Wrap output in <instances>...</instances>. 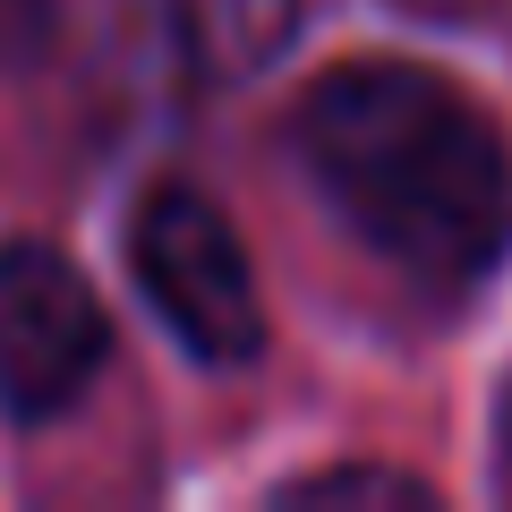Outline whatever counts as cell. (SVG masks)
Segmentation results:
<instances>
[{
  "mask_svg": "<svg viewBox=\"0 0 512 512\" xmlns=\"http://www.w3.org/2000/svg\"><path fill=\"white\" fill-rule=\"evenodd\" d=\"M299 154L350 231L419 282H478L512 248L504 128L419 60L325 69L299 103Z\"/></svg>",
  "mask_w": 512,
  "mask_h": 512,
  "instance_id": "obj_1",
  "label": "cell"
},
{
  "mask_svg": "<svg viewBox=\"0 0 512 512\" xmlns=\"http://www.w3.org/2000/svg\"><path fill=\"white\" fill-rule=\"evenodd\" d=\"M128 265L146 282L154 316L197 350L205 367H239L265 342V308H256V274L239 231L197 197V188H154L128 231Z\"/></svg>",
  "mask_w": 512,
  "mask_h": 512,
  "instance_id": "obj_2",
  "label": "cell"
},
{
  "mask_svg": "<svg viewBox=\"0 0 512 512\" xmlns=\"http://www.w3.org/2000/svg\"><path fill=\"white\" fill-rule=\"evenodd\" d=\"M103 299L86 291L60 248L9 239L0 248V410L9 419H60L103 367Z\"/></svg>",
  "mask_w": 512,
  "mask_h": 512,
  "instance_id": "obj_3",
  "label": "cell"
},
{
  "mask_svg": "<svg viewBox=\"0 0 512 512\" xmlns=\"http://www.w3.org/2000/svg\"><path fill=\"white\" fill-rule=\"evenodd\" d=\"M299 9L308 0H171V26H180L188 69L231 86V77H256L291 52Z\"/></svg>",
  "mask_w": 512,
  "mask_h": 512,
  "instance_id": "obj_4",
  "label": "cell"
},
{
  "mask_svg": "<svg viewBox=\"0 0 512 512\" xmlns=\"http://www.w3.org/2000/svg\"><path fill=\"white\" fill-rule=\"evenodd\" d=\"M282 504H299V512H316V504H402V512H419V504H436V487H419L402 470H316L299 487H282Z\"/></svg>",
  "mask_w": 512,
  "mask_h": 512,
  "instance_id": "obj_5",
  "label": "cell"
},
{
  "mask_svg": "<svg viewBox=\"0 0 512 512\" xmlns=\"http://www.w3.org/2000/svg\"><path fill=\"white\" fill-rule=\"evenodd\" d=\"M43 35H52V0H0V69L26 60Z\"/></svg>",
  "mask_w": 512,
  "mask_h": 512,
  "instance_id": "obj_6",
  "label": "cell"
},
{
  "mask_svg": "<svg viewBox=\"0 0 512 512\" xmlns=\"http://www.w3.org/2000/svg\"><path fill=\"white\" fill-rule=\"evenodd\" d=\"M504 453H512V410H504Z\"/></svg>",
  "mask_w": 512,
  "mask_h": 512,
  "instance_id": "obj_7",
  "label": "cell"
}]
</instances>
